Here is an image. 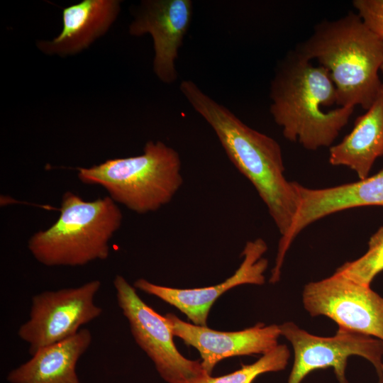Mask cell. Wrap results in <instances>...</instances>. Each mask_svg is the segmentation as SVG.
I'll list each match as a JSON object with an SVG mask.
<instances>
[{
    "mask_svg": "<svg viewBox=\"0 0 383 383\" xmlns=\"http://www.w3.org/2000/svg\"><path fill=\"white\" fill-rule=\"evenodd\" d=\"M290 357L286 345H278L264 354L256 362L243 365L241 368L220 377H212L206 372L180 383H252L259 375L284 370Z\"/></svg>",
    "mask_w": 383,
    "mask_h": 383,
    "instance_id": "obj_17",
    "label": "cell"
},
{
    "mask_svg": "<svg viewBox=\"0 0 383 383\" xmlns=\"http://www.w3.org/2000/svg\"><path fill=\"white\" fill-rule=\"evenodd\" d=\"M383 157V84L371 106L356 118L353 130L329 148V163L368 177L375 160Z\"/></svg>",
    "mask_w": 383,
    "mask_h": 383,
    "instance_id": "obj_16",
    "label": "cell"
},
{
    "mask_svg": "<svg viewBox=\"0 0 383 383\" xmlns=\"http://www.w3.org/2000/svg\"><path fill=\"white\" fill-rule=\"evenodd\" d=\"M92 340L89 330L39 349L31 358L9 372V383H81L76 372L79 358Z\"/></svg>",
    "mask_w": 383,
    "mask_h": 383,
    "instance_id": "obj_15",
    "label": "cell"
},
{
    "mask_svg": "<svg viewBox=\"0 0 383 383\" xmlns=\"http://www.w3.org/2000/svg\"><path fill=\"white\" fill-rule=\"evenodd\" d=\"M113 286L118 305L129 323L132 335L165 382L180 383L206 372L201 362L187 359L179 352L165 316L145 304L133 286L119 274L116 275Z\"/></svg>",
    "mask_w": 383,
    "mask_h": 383,
    "instance_id": "obj_7",
    "label": "cell"
},
{
    "mask_svg": "<svg viewBox=\"0 0 383 383\" xmlns=\"http://www.w3.org/2000/svg\"><path fill=\"white\" fill-rule=\"evenodd\" d=\"M101 285L94 279L34 295L29 318L18 331V337L28 344L30 355L74 335L83 325L99 318L103 310L94 299Z\"/></svg>",
    "mask_w": 383,
    "mask_h": 383,
    "instance_id": "obj_6",
    "label": "cell"
},
{
    "mask_svg": "<svg viewBox=\"0 0 383 383\" xmlns=\"http://www.w3.org/2000/svg\"><path fill=\"white\" fill-rule=\"evenodd\" d=\"M193 16L190 0H145L134 9L128 32L150 34L153 40V71L165 84L177 79L176 61Z\"/></svg>",
    "mask_w": 383,
    "mask_h": 383,
    "instance_id": "obj_10",
    "label": "cell"
},
{
    "mask_svg": "<svg viewBox=\"0 0 383 383\" xmlns=\"http://www.w3.org/2000/svg\"><path fill=\"white\" fill-rule=\"evenodd\" d=\"M381 383H383V370H382V382Z\"/></svg>",
    "mask_w": 383,
    "mask_h": 383,
    "instance_id": "obj_21",
    "label": "cell"
},
{
    "mask_svg": "<svg viewBox=\"0 0 383 383\" xmlns=\"http://www.w3.org/2000/svg\"><path fill=\"white\" fill-rule=\"evenodd\" d=\"M352 4L364 25L383 41V0H354Z\"/></svg>",
    "mask_w": 383,
    "mask_h": 383,
    "instance_id": "obj_19",
    "label": "cell"
},
{
    "mask_svg": "<svg viewBox=\"0 0 383 383\" xmlns=\"http://www.w3.org/2000/svg\"><path fill=\"white\" fill-rule=\"evenodd\" d=\"M179 90L215 132L229 160L254 186L281 238L285 236L296 215L299 196L295 182H289L284 176L279 144L247 126L193 81H182Z\"/></svg>",
    "mask_w": 383,
    "mask_h": 383,
    "instance_id": "obj_1",
    "label": "cell"
},
{
    "mask_svg": "<svg viewBox=\"0 0 383 383\" xmlns=\"http://www.w3.org/2000/svg\"><path fill=\"white\" fill-rule=\"evenodd\" d=\"M295 50L318 61L329 73L337 91V106H360L367 110L383 82V41L362 23L357 13L317 23Z\"/></svg>",
    "mask_w": 383,
    "mask_h": 383,
    "instance_id": "obj_3",
    "label": "cell"
},
{
    "mask_svg": "<svg viewBox=\"0 0 383 383\" xmlns=\"http://www.w3.org/2000/svg\"><path fill=\"white\" fill-rule=\"evenodd\" d=\"M119 11L117 0H84L65 8L60 33L52 40L38 41L37 47L47 55L78 53L108 30Z\"/></svg>",
    "mask_w": 383,
    "mask_h": 383,
    "instance_id": "obj_14",
    "label": "cell"
},
{
    "mask_svg": "<svg viewBox=\"0 0 383 383\" xmlns=\"http://www.w3.org/2000/svg\"><path fill=\"white\" fill-rule=\"evenodd\" d=\"M77 170L81 182L102 187L116 203L138 214L169 204L183 184L179 154L160 140L148 141L141 155Z\"/></svg>",
    "mask_w": 383,
    "mask_h": 383,
    "instance_id": "obj_5",
    "label": "cell"
},
{
    "mask_svg": "<svg viewBox=\"0 0 383 383\" xmlns=\"http://www.w3.org/2000/svg\"><path fill=\"white\" fill-rule=\"evenodd\" d=\"M165 318L174 336L196 348L201 358V366L209 374L221 360L235 356L266 354L278 345L279 326L258 323L242 331L223 332L207 326H197L179 319L173 313Z\"/></svg>",
    "mask_w": 383,
    "mask_h": 383,
    "instance_id": "obj_12",
    "label": "cell"
},
{
    "mask_svg": "<svg viewBox=\"0 0 383 383\" xmlns=\"http://www.w3.org/2000/svg\"><path fill=\"white\" fill-rule=\"evenodd\" d=\"M380 71H381V72H382V73L383 74V63H382V67H381V70H380Z\"/></svg>",
    "mask_w": 383,
    "mask_h": 383,
    "instance_id": "obj_20",
    "label": "cell"
},
{
    "mask_svg": "<svg viewBox=\"0 0 383 383\" xmlns=\"http://www.w3.org/2000/svg\"><path fill=\"white\" fill-rule=\"evenodd\" d=\"M302 299L312 317L325 316L340 328L383 341V297L370 286L335 272L306 284Z\"/></svg>",
    "mask_w": 383,
    "mask_h": 383,
    "instance_id": "obj_9",
    "label": "cell"
},
{
    "mask_svg": "<svg viewBox=\"0 0 383 383\" xmlns=\"http://www.w3.org/2000/svg\"><path fill=\"white\" fill-rule=\"evenodd\" d=\"M281 335L292 344L294 360L288 383H301L311 372L333 367L339 383H348L347 360L351 355L365 358L374 367L380 383L383 370V341L338 328L332 337H320L300 328L293 322L279 325Z\"/></svg>",
    "mask_w": 383,
    "mask_h": 383,
    "instance_id": "obj_8",
    "label": "cell"
},
{
    "mask_svg": "<svg viewBox=\"0 0 383 383\" xmlns=\"http://www.w3.org/2000/svg\"><path fill=\"white\" fill-rule=\"evenodd\" d=\"M270 113L284 137L308 150L333 145L353 113L337 106V91L328 72L294 50L280 60L270 82Z\"/></svg>",
    "mask_w": 383,
    "mask_h": 383,
    "instance_id": "obj_2",
    "label": "cell"
},
{
    "mask_svg": "<svg viewBox=\"0 0 383 383\" xmlns=\"http://www.w3.org/2000/svg\"><path fill=\"white\" fill-rule=\"evenodd\" d=\"M267 250V243L262 238L247 242L242 252L243 260L238 270L224 282L214 286L177 289L140 278L134 282L133 287L176 307L193 324L206 326L211 306L223 293L241 284L261 285L265 283L264 273L268 267V261L263 255Z\"/></svg>",
    "mask_w": 383,
    "mask_h": 383,
    "instance_id": "obj_11",
    "label": "cell"
},
{
    "mask_svg": "<svg viewBox=\"0 0 383 383\" xmlns=\"http://www.w3.org/2000/svg\"><path fill=\"white\" fill-rule=\"evenodd\" d=\"M383 271V226L372 235L367 251L355 260L344 263L335 272L363 285L370 286L377 274Z\"/></svg>",
    "mask_w": 383,
    "mask_h": 383,
    "instance_id": "obj_18",
    "label": "cell"
},
{
    "mask_svg": "<svg viewBox=\"0 0 383 383\" xmlns=\"http://www.w3.org/2000/svg\"><path fill=\"white\" fill-rule=\"evenodd\" d=\"M296 189L299 208L290 230L294 237L331 213L365 206H383V169L355 182L323 189H310L296 182Z\"/></svg>",
    "mask_w": 383,
    "mask_h": 383,
    "instance_id": "obj_13",
    "label": "cell"
},
{
    "mask_svg": "<svg viewBox=\"0 0 383 383\" xmlns=\"http://www.w3.org/2000/svg\"><path fill=\"white\" fill-rule=\"evenodd\" d=\"M60 211L50 227L30 238L28 248L33 257L48 267L83 266L107 259L109 242L123 220L116 203L109 196L88 201L67 192Z\"/></svg>",
    "mask_w": 383,
    "mask_h": 383,
    "instance_id": "obj_4",
    "label": "cell"
}]
</instances>
